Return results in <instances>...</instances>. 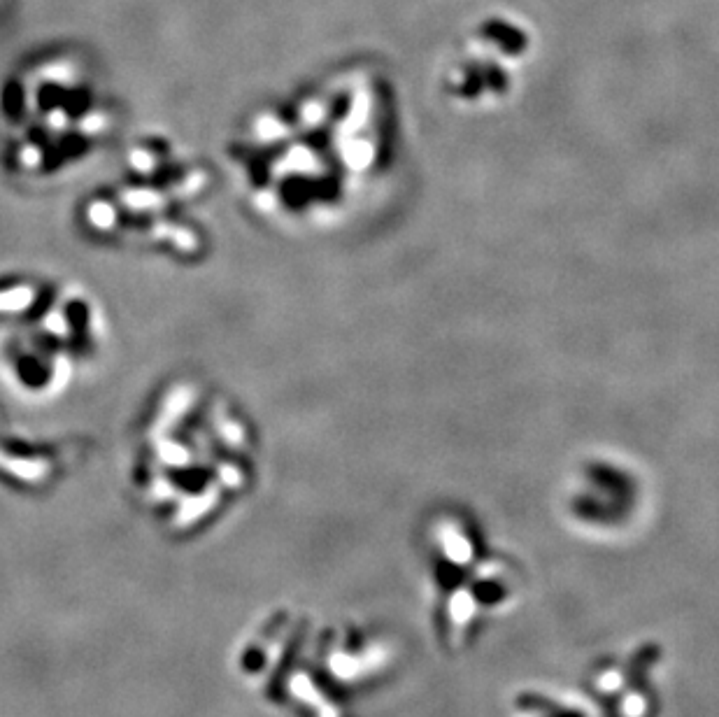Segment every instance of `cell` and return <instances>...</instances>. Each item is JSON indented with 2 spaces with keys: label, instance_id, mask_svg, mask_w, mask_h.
Here are the masks:
<instances>
[{
  "label": "cell",
  "instance_id": "cell-1",
  "mask_svg": "<svg viewBox=\"0 0 719 717\" xmlns=\"http://www.w3.org/2000/svg\"><path fill=\"white\" fill-rule=\"evenodd\" d=\"M96 305L70 287L17 282L0 289V371L31 396L73 385L103 343Z\"/></svg>",
  "mask_w": 719,
  "mask_h": 717
}]
</instances>
